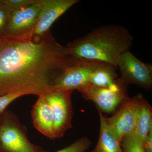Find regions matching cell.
I'll return each mask as SVG.
<instances>
[{
  "label": "cell",
  "instance_id": "cell-1",
  "mask_svg": "<svg viewBox=\"0 0 152 152\" xmlns=\"http://www.w3.org/2000/svg\"><path fill=\"white\" fill-rule=\"evenodd\" d=\"M32 30L0 35V96L47 94L57 76L82 61L70 54L50 31L39 37Z\"/></svg>",
  "mask_w": 152,
  "mask_h": 152
},
{
  "label": "cell",
  "instance_id": "cell-2",
  "mask_svg": "<svg viewBox=\"0 0 152 152\" xmlns=\"http://www.w3.org/2000/svg\"><path fill=\"white\" fill-rule=\"evenodd\" d=\"M133 42L132 36L126 28L109 25L95 28L66 47L76 58L108 63L117 68L119 58L129 50Z\"/></svg>",
  "mask_w": 152,
  "mask_h": 152
},
{
  "label": "cell",
  "instance_id": "cell-3",
  "mask_svg": "<svg viewBox=\"0 0 152 152\" xmlns=\"http://www.w3.org/2000/svg\"><path fill=\"white\" fill-rule=\"evenodd\" d=\"M42 147L31 142L27 130L12 112L0 115V152H45Z\"/></svg>",
  "mask_w": 152,
  "mask_h": 152
},
{
  "label": "cell",
  "instance_id": "cell-4",
  "mask_svg": "<svg viewBox=\"0 0 152 152\" xmlns=\"http://www.w3.org/2000/svg\"><path fill=\"white\" fill-rule=\"evenodd\" d=\"M128 86L121 77L110 88H101L89 83L78 91L86 99L94 103L102 113L110 114L115 113L130 98L127 93Z\"/></svg>",
  "mask_w": 152,
  "mask_h": 152
},
{
  "label": "cell",
  "instance_id": "cell-5",
  "mask_svg": "<svg viewBox=\"0 0 152 152\" xmlns=\"http://www.w3.org/2000/svg\"><path fill=\"white\" fill-rule=\"evenodd\" d=\"M73 91H51L45 94L51 110L55 139L62 138L72 128L73 115L71 97Z\"/></svg>",
  "mask_w": 152,
  "mask_h": 152
},
{
  "label": "cell",
  "instance_id": "cell-6",
  "mask_svg": "<svg viewBox=\"0 0 152 152\" xmlns=\"http://www.w3.org/2000/svg\"><path fill=\"white\" fill-rule=\"evenodd\" d=\"M102 63L99 61L82 60L60 73L52 82V91H79L90 83L93 72Z\"/></svg>",
  "mask_w": 152,
  "mask_h": 152
},
{
  "label": "cell",
  "instance_id": "cell-7",
  "mask_svg": "<svg viewBox=\"0 0 152 152\" xmlns=\"http://www.w3.org/2000/svg\"><path fill=\"white\" fill-rule=\"evenodd\" d=\"M121 77L128 85L133 84L145 89L152 87V66L142 61L130 52L121 55L117 64Z\"/></svg>",
  "mask_w": 152,
  "mask_h": 152
},
{
  "label": "cell",
  "instance_id": "cell-8",
  "mask_svg": "<svg viewBox=\"0 0 152 152\" xmlns=\"http://www.w3.org/2000/svg\"><path fill=\"white\" fill-rule=\"evenodd\" d=\"M140 94L129 98L117 109L112 117L106 118L108 130L120 142L124 137L134 129Z\"/></svg>",
  "mask_w": 152,
  "mask_h": 152
},
{
  "label": "cell",
  "instance_id": "cell-9",
  "mask_svg": "<svg viewBox=\"0 0 152 152\" xmlns=\"http://www.w3.org/2000/svg\"><path fill=\"white\" fill-rule=\"evenodd\" d=\"M78 0H39L41 10L33 35L42 37L50 31L52 25Z\"/></svg>",
  "mask_w": 152,
  "mask_h": 152
},
{
  "label": "cell",
  "instance_id": "cell-10",
  "mask_svg": "<svg viewBox=\"0 0 152 152\" xmlns=\"http://www.w3.org/2000/svg\"><path fill=\"white\" fill-rule=\"evenodd\" d=\"M37 2L24 8L12 11L7 29L4 34L16 35L33 29L37 22L41 6Z\"/></svg>",
  "mask_w": 152,
  "mask_h": 152
},
{
  "label": "cell",
  "instance_id": "cell-11",
  "mask_svg": "<svg viewBox=\"0 0 152 152\" xmlns=\"http://www.w3.org/2000/svg\"><path fill=\"white\" fill-rule=\"evenodd\" d=\"M31 115L34 127L47 138L55 139L53 115L45 95L38 96L33 106Z\"/></svg>",
  "mask_w": 152,
  "mask_h": 152
},
{
  "label": "cell",
  "instance_id": "cell-12",
  "mask_svg": "<svg viewBox=\"0 0 152 152\" xmlns=\"http://www.w3.org/2000/svg\"><path fill=\"white\" fill-rule=\"evenodd\" d=\"M152 126V108L140 94L139 98L134 132L143 142Z\"/></svg>",
  "mask_w": 152,
  "mask_h": 152
},
{
  "label": "cell",
  "instance_id": "cell-13",
  "mask_svg": "<svg viewBox=\"0 0 152 152\" xmlns=\"http://www.w3.org/2000/svg\"><path fill=\"white\" fill-rule=\"evenodd\" d=\"M98 110L100 121L99 136L96 146L91 152H123L121 142L109 132L105 117Z\"/></svg>",
  "mask_w": 152,
  "mask_h": 152
},
{
  "label": "cell",
  "instance_id": "cell-14",
  "mask_svg": "<svg viewBox=\"0 0 152 152\" xmlns=\"http://www.w3.org/2000/svg\"><path fill=\"white\" fill-rule=\"evenodd\" d=\"M117 68L108 63L102 62L93 72L90 83L101 88H110L115 84L118 75Z\"/></svg>",
  "mask_w": 152,
  "mask_h": 152
},
{
  "label": "cell",
  "instance_id": "cell-15",
  "mask_svg": "<svg viewBox=\"0 0 152 152\" xmlns=\"http://www.w3.org/2000/svg\"><path fill=\"white\" fill-rule=\"evenodd\" d=\"M121 145L123 152H145L142 142L134 131L124 137Z\"/></svg>",
  "mask_w": 152,
  "mask_h": 152
},
{
  "label": "cell",
  "instance_id": "cell-16",
  "mask_svg": "<svg viewBox=\"0 0 152 152\" xmlns=\"http://www.w3.org/2000/svg\"><path fill=\"white\" fill-rule=\"evenodd\" d=\"M91 142L87 137H82L70 145L55 152H86L91 145ZM45 152H49L45 151Z\"/></svg>",
  "mask_w": 152,
  "mask_h": 152
},
{
  "label": "cell",
  "instance_id": "cell-17",
  "mask_svg": "<svg viewBox=\"0 0 152 152\" xmlns=\"http://www.w3.org/2000/svg\"><path fill=\"white\" fill-rule=\"evenodd\" d=\"M12 10L0 2V35L5 34L8 26Z\"/></svg>",
  "mask_w": 152,
  "mask_h": 152
},
{
  "label": "cell",
  "instance_id": "cell-18",
  "mask_svg": "<svg viewBox=\"0 0 152 152\" xmlns=\"http://www.w3.org/2000/svg\"><path fill=\"white\" fill-rule=\"evenodd\" d=\"M37 0H1L0 2L7 6L11 10L24 8L37 2Z\"/></svg>",
  "mask_w": 152,
  "mask_h": 152
},
{
  "label": "cell",
  "instance_id": "cell-19",
  "mask_svg": "<svg viewBox=\"0 0 152 152\" xmlns=\"http://www.w3.org/2000/svg\"><path fill=\"white\" fill-rule=\"evenodd\" d=\"M23 96L21 94H15L0 96V115L6 111L7 107L12 102Z\"/></svg>",
  "mask_w": 152,
  "mask_h": 152
},
{
  "label": "cell",
  "instance_id": "cell-20",
  "mask_svg": "<svg viewBox=\"0 0 152 152\" xmlns=\"http://www.w3.org/2000/svg\"><path fill=\"white\" fill-rule=\"evenodd\" d=\"M145 152H152V126L142 144Z\"/></svg>",
  "mask_w": 152,
  "mask_h": 152
}]
</instances>
